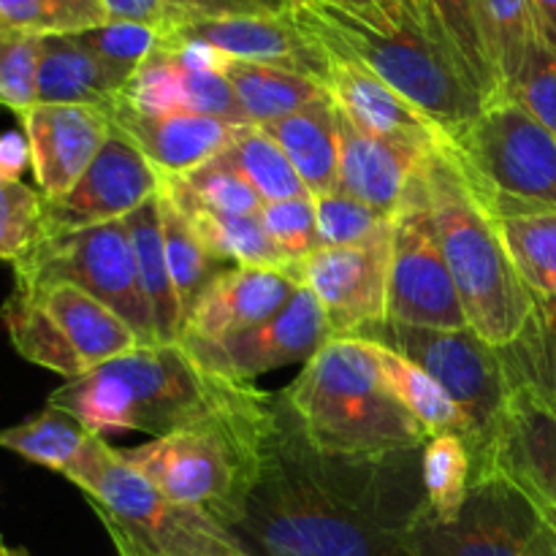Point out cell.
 I'll list each match as a JSON object with an SVG mask.
<instances>
[{"mask_svg": "<svg viewBox=\"0 0 556 556\" xmlns=\"http://www.w3.org/2000/svg\"><path fill=\"white\" fill-rule=\"evenodd\" d=\"M30 141V172L43 201H58L79 182L114 134L112 114L74 103H36L20 114Z\"/></svg>", "mask_w": 556, "mask_h": 556, "instance_id": "cell-18", "label": "cell"}, {"mask_svg": "<svg viewBox=\"0 0 556 556\" xmlns=\"http://www.w3.org/2000/svg\"><path fill=\"white\" fill-rule=\"evenodd\" d=\"M424 516L421 448L380 459L326 456L302 438L277 394L233 535L250 556H413Z\"/></svg>", "mask_w": 556, "mask_h": 556, "instance_id": "cell-1", "label": "cell"}, {"mask_svg": "<svg viewBox=\"0 0 556 556\" xmlns=\"http://www.w3.org/2000/svg\"><path fill=\"white\" fill-rule=\"evenodd\" d=\"M424 188L467 326L489 345L510 351L535 324L538 304L510 261L497 223L465 182L443 139L424 168Z\"/></svg>", "mask_w": 556, "mask_h": 556, "instance_id": "cell-5", "label": "cell"}, {"mask_svg": "<svg viewBox=\"0 0 556 556\" xmlns=\"http://www.w3.org/2000/svg\"><path fill=\"white\" fill-rule=\"evenodd\" d=\"M494 470L535 492L556 508V410L519 389Z\"/></svg>", "mask_w": 556, "mask_h": 556, "instance_id": "cell-27", "label": "cell"}, {"mask_svg": "<svg viewBox=\"0 0 556 556\" xmlns=\"http://www.w3.org/2000/svg\"><path fill=\"white\" fill-rule=\"evenodd\" d=\"M38 54L41 38L0 30V106H9L16 117L36 106Z\"/></svg>", "mask_w": 556, "mask_h": 556, "instance_id": "cell-45", "label": "cell"}, {"mask_svg": "<svg viewBox=\"0 0 556 556\" xmlns=\"http://www.w3.org/2000/svg\"><path fill=\"white\" fill-rule=\"evenodd\" d=\"M334 337L318 299L299 288L291 302L266 324L220 342H182L210 372L233 383H255L288 364H307Z\"/></svg>", "mask_w": 556, "mask_h": 556, "instance_id": "cell-16", "label": "cell"}, {"mask_svg": "<svg viewBox=\"0 0 556 556\" xmlns=\"http://www.w3.org/2000/svg\"><path fill=\"white\" fill-rule=\"evenodd\" d=\"M280 400L302 438L326 456L380 459L418 451L429 440L386 386L369 342L358 337H331Z\"/></svg>", "mask_w": 556, "mask_h": 556, "instance_id": "cell-3", "label": "cell"}, {"mask_svg": "<svg viewBox=\"0 0 556 556\" xmlns=\"http://www.w3.org/2000/svg\"><path fill=\"white\" fill-rule=\"evenodd\" d=\"M161 190L188 217L212 212V215H258L264 201L239 174L212 157L204 166L177 177H163Z\"/></svg>", "mask_w": 556, "mask_h": 556, "instance_id": "cell-35", "label": "cell"}, {"mask_svg": "<svg viewBox=\"0 0 556 556\" xmlns=\"http://www.w3.org/2000/svg\"><path fill=\"white\" fill-rule=\"evenodd\" d=\"M215 161L239 174L264 204L309 195L286 152L261 125H242Z\"/></svg>", "mask_w": 556, "mask_h": 556, "instance_id": "cell-31", "label": "cell"}, {"mask_svg": "<svg viewBox=\"0 0 556 556\" xmlns=\"http://www.w3.org/2000/svg\"><path fill=\"white\" fill-rule=\"evenodd\" d=\"M299 288L291 269L228 266L201 293L179 342H220L255 329L280 313Z\"/></svg>", "mask_w": 556, "mask_h": 556, "instance_id": "cell-21", "label": "cell"}, {"mask_svg": "<svg viewBox=\"0 0 556 556\" xmlns=\"http://www.w3.org/2000/svg\"><path fill=\"white\" fill-rule=\"evenodd\" d=\"M114 130L125 136L163 177H177L220 155L242 125L199 114H147L117 101Z\"/></svg>", "mask_w": 556, "mask_h": 556, "instance_id": "cell-22", "label": "cell"}, {"mask_svg": "<svg viewBox=\"0 0 556 556\" xmlns=\"http://www.w3.org/2000/svg\"><path fill=\"white\" fill-rule=\"evenodd\" d=\"M291 16L324 47L358 60L451 139L483 112V98L413 11L367 20L340 5L296 0Z\"/></svg>", "mask_w": 556, "mask_h": 556, "instance_id": "cell-4", "label": "cell"}, {"mask_svg": "<svg viewBox=\"0 0 556 556\" xmlns=\"http://www.w3.org/2000/svg\"><path fill=\"white\" fill-rule=\"evenodd\" d=\"M424 25L459 63L483 103L505 96L481 0H418Z\"/></svg>", "mask_w": 556, "mask_h": 556, "instance_id": "cell-25", "label": "cell"}, {"mask_svg": "<svg viewBox=\"0 0 556 556\" xmlns=\"http://www.w3.org/2000/svg\"><path fill=\"white\" fill-rule=\"evenodd\" d=\"M30 168V141L25 130H3L0 134V179L22 182V174Z\"/></svg>", "mask_w": 556, "mask_h": 556, "instance_id": "cell-47", "label": "cell"}, {"mask_svg": "<svg viewBox=\"0 0 556 556\" xmlns=\"http://www.w3.org/2000/svg\"><path fill=\"white\" fill-rule=\"evenodd\" d=\"M389 320L421 326V329H470L459 291L434 233L424 172L418 174L410 195L394 215Z\"/></svg>", "mask_w": 556, "mask_h": 556, "instance_id": "cell-13", "label": "cell"}, {"mask_svg": "<svg viewBox=\"0 0 556 556\" xmlns=\"http://www.w3.org/2000/svg\"><path fill=\"white\" fill-rule=\"evenodd\" d=\"M427 519L448 525L465 508L472 489V454L459 434H438L421 448Z\"/></svg>", "mask_w": 556, "mask_h": 556, "instance_id": "cell-36", "label": "cell"}, {"mask_svg": "<svg viewBox=\"0 0 556 556\" xmlns=\"http://www.w3.org/2000/svg\"><path fill=\"white\" fill-rule=\"evenodd\" d=\"M14 280L71 282L117 313L141 345H157L125 220L47 237L14 266Z\"/></svg>", "mask_w": 556, "mask_h": 556, "instance_id": "cell-11", "label": "cell"}, {"mask_svg": "<svg viewBox=\"0 0 556 556\" xmlns=\"http://www.w3.org/2000/svg\"><path fill=\"white\" fill-rule=\"evenodd\" d=\"M413 556H556L546 521L521 483L494 470L472 478L465 508L448 525L424 516L410 538Z\"/></svg>", "mask_w": 556, "mask_h": 556, "instance_id": "cell-12", "label": "cell"}, {"mask_svg": "<svg viewBox=\"0 0 556 556\" xmlns=\"http://www.w3.org/2000/svg\"><path fill=\"white\" fill-rule=\"evenodd\" d=\"M0 318L22 358L65 380L141 345L117 313L71 282L14 280Z\"/></svg>", "mask_w": 556, "mask_h": 556, "instance_id": "cell-10", "label": "cell"}, {"mask_svg": "<svg viewBox=\"0 0 556 556\" xmlns=\"http://www.w3.org/2000/svg\"><path fill=\"white\" fill-rule=\"evenodd\" d=\"M161 193V190H157ZM130 231L136 253V269H139L141 291H144L147 307L152 315L157 345H172L182 337V313H179L177 293H174L172 271H168L166 248H163L161 228V204L157 195L123 217Z\"/></svg>", "mask_w": 556, "mask_h": 556, "instance_id": "cell-28", "label": "cell"}, {"mask_svg": "<svg viewBox=\"0 0 556 556\" xmlns=\"http://www.w3.org/2000/svg\"><path fill=\"white\" fill-rule=\"evenodd\" d=\"M63 478L81 489L119 556H250L228 527L157 492L101 434Z\"/></svg>", "mask_w": 556, "mask_h": 556, "instance_id": "cell-7", "label": "cell"}, {"mask_svg": "<svg viewBox=\"0 0 556 556\" xmlns=\"http://www.w3.org/2000/svg\"><path fill=\"white\" fill-rule=\"evenodd\" d=\"M443 147L494 220L556 212V136L510 98L486 103Z\"/></svg>", "mask_w": 556, "mask_h": 556, "instance_id": "cell-9", "label": "cell"}, {"mask_svg": "<svg viewBox=\"0 0 556 556\" xmlns=\"http://www.w3.org/2000/svg\"><path fill=\"white\" fill-rule=\"evenodd\" d=\"M258 217L264 223L266 233L271 237V242L282 253V258L288 261V266L320 250L313 195L271 201V204L261 206Z\"/></svg>", "mask_w": 556, "mask_h": 556, "instance_id": "cell-46", "label": "cell"}, {"mask_svg": "<svg viewBox=\"0 0 556 556\" xmlns=\"http://www.w3.org/2000/svg\"><path fill=\"white\" fill-rule=\"evenodd\" d=\"M505 98L556 136V49L541 36L530 43L521 68L505 87Z\"/></svg>", "mask_w": 556, "mask_h": 556, "instance_id": "cell-42", "label": "cell"}, {"mask_svg": "<svg viewBox=\"0 0 556 556\" xmlns=\"http://www.w3.org/2000/svg\"><path fill=\"white\" fill-rule=\"evenodd\" d=\"M337 125H340L337 190L372 206L380 215L394 217L438 144L364 134L340 109H337Z\"/></svg>", "mask_w": 556, "mask_h": 556, "instance_id": "cell-19", "label": "cell"}, {"mask_svg": "<svg viewBox=\"0 0 556 556\" xmlns=\"http://www.w3.org/2000/svg\"><path fill=\"white\" fill-rule=\"evenodd\" d=\"M481 5L505 90L508 81L516 76V71L521 68V60H525L530 43L538 38L530 0H481Z\"/></svg>", "mask_w": 556, "mask_h": 556, "instance_id": "cell-41", "label": "cell"}, {"mask_svg": "<svg viewBox=\"0 0 556 556\" xmlns=\"http://www.w3.org/2000/svg\"><path fill=\"white\" fill-rule=\"evenodd\" d=\"M92 434L96 432H90L74 416L47 405L38 416L3 429L0 432V448L65 476L74 467V462L79 459Z\"/></svg>", "mask_w": 556, "mask_h": 556, "instance_id": "cell-34", "label": "cell"}, {"mask_svg": "<svg viewBox=\"0 0 556 556\" xmlns=\"http://www.w3.org/2000/svg\"><path fill=\"white\" fill-rule=\"evenodd\" d=\"M168 41L206 43L231 60L275 65V68L309 76L320 85L329 71V52L293 20L291 9L286 14L228 16V20L201 22V25L174 33L168 36Z\"/></svg>", "mask_w": 556, "mask_h": 556, "instance_id": "cell-20", "label": "cell"}, {"mask_svg": "<svg viewBox=\"0 0 556 556\" xmlns=\"http://www.w3.org/2000/svg\"><path fill=\"white\" fill-rule=\"evenodd\" d=\"M394 248V220L369 242L351 248H320L291 264V275L324 307L334 337L389 320V275Z\"/></svg>", "mask_w": 556, "mask_h": 556, "instance_id": "cell-14", "label": "cell"}, {"mask_svg": "<svg viewBox=\"0 0 556 556\" xmlns=\"http://www.w3.org/2000/svg\"><path fill=\"white\" fill-rule=\"evenodd\" d=\"M313 201L320 248H351V244L369 242L394 220V217L380 215L378 210L340 193V190L318 195Z\"/></svg>", "mask_w": 556, "mask_h": 556, "instance_id": "cell-43", "label": "cell"}, {"mask_svg": "<svg viewBox=\"0 0 556 556\" xmlns=\"http://www.w3.org/2000/svg\"><path fill=\"white\" fill-rule=\"evenodd\" d=\"M43 239V195L25 182L0 179V261L16 266Z\"/></svg>", "mask_w": 556, "mask_h": 556, "instance_id": "cell-40", "label": "cell"}, {"mask_svg": "<svg viewBox=\"0 0 556 556\" xmlns=\"http://www.w3.org/2000/svg\"><path fill=\"white\" fill-rule=\"evenodd\" d=\"M538 36L556 49V0H530Z\"/></svg>", "mask_w": 556, "mask_h": 556, "instance_id": "cell-49", "label": "cell"}, {"mask_svg": "<svg viewBox=\"0 0 556 556\" xmlns=\"http://www.w3.org/2000/svg\"><path fill=\"white\" fill-rule=\"evenodd\" d=\"M161 204V228H163V248H166L168 271H172L174 293H177L179 313H182V329L193 313L195 302L206 291L212 280L223 271V264H217L204 244L199 242L193 231L190 217L168 199L166 193H157Z\"/></svg>", "mask_w": 556, "mask_h": 556, "instance_id": "cell-33", "label": "cell"}, {"mask_svg": "<svg viewBox=\"0 0 556 556\" xmlns=\"http://www.w3.org/2000/svg\"><path fill=\"white\" fill-rule=\"evenodd\" d=\"M271 394L210 372L182 342L139 345L81 378L68 380L47 405L96 434L144 432L155 438L250 410Z\"/></svg>", "mask_w": 556, "mask_h": 556, "instance_id": "cell-2", "label": "cell"}, {"mask_svg": "<svg viewBox=\"0 0 556 556\" xmlns=\"http://www.w3.org/2000/svg\"><path fill=\"white\" fill-rule=\"evenodd\" d=\"M103 9L109 22H136L163 38L210 20L271 14L255 0H103Z\"/></svg>", "mask_w": 556, "mask_h": 556, "instance_id": "cell-38", "label": "cell"}, {"mask_svg": "<svg viewBox=\"0 0 556 556\" xmlns=\"http://www.w3.org/2000/svg\"><path fill=\"white\" fill-rule=\"evenodd\" d=\"M163 174L125 139L109 136L79 182L58 201H43V239L123 220L157 195Z\"/></svg>", "mask_w": 556, "mask_h": 556, "instance_id": "cell-17", "label": "cell"}, {"mask_svg": "<svg viewBox=\"0 0 556 556\" xmlns=\"http://www.w3.org/2000/svg\"><path fill=\"white\" fill-rule=\"evenodd\" d=\"M220 71L231 85L250 125L277 123V119L329 96L320 81L304 74H293V71L275 68V65L244 63V60L228 58Z\"/></svg>", "mask_w": 556, "mask_h": 556, "instance_id": "cell-29", "label": "cell"}, {"mask_svg": "<svg viewBox=\"0 0 556 556\" xmlns=\"http://www.w3.org/2000/svg\"><path fill=\"white\" fill-rule=\"evenodd\" d=\"M519 483V481H516ZM527 489V486H525ZM527 492H530V489H527ZM530 497L535 500V505H538V510H541V516H543V521H546V527H548V532H552V541H554V546H556V508L552 503H546V500L543 497H538L535 492H530Z\"/></svg>", "mask_w": 556, "mask_h": 556, "instance_id": "cell-50", "label": "cell"}, {"mask_svg": "<svg viewBox=\"0 0 556 556\" xmlns=\"http://www.w3.org/2000/svg\"><path fill=\"white\" fill-rule=\"evenodd\" d=\"M0 556H30L25 548H14V546H5L3 538H0Z\"/></svg>", "mask_w": 556, "mask_h": 556, "instance_id": "cell-52", "label": "cell"}, {"mask_svg": "<svg viewBox=\"0 0 556 556\" xmlns=\"http://www.w3.org/2000/svg\"><path fill=\"white\" fill-rule=\"evenodd\" d=\"M275 407L277 394H271L264 405L179 429L123 456L168 500L204 510L233 532L258 478Z\"/></svg>", "mask_w": 556, "mask_h": 556, "instance_id": "cell-6", "label": "cell"}, {"mask_svg": "<svg viewBox=\"0 0 556 556\" xmlns=\"http://www.w3.org/2000/svg\"><path fill=\"white\" fill-rule=\"evenodd\" d=\"M125 85L128 79L98 60L76 36L41 38L36 103H74L112 112Z\"/></svg>", "mask_w": 556, "mask_h": 556, "instance_id": "cell-24", "label": "cell"}, {"mask_svg": "<svg viewBox=\"0 0 556 556\" xmlns=\"http://www.w3.org/2000/svg\"><path fill=\"white\" fill-rule=\"evenodd\" d=\"M353 337L391 348L427 369L470 424L472 478L494 472L505 429L519 400V378L508 353L472 329H421L383 320Z\"/></svg>", "mask_w": 556, "mask_h": 556, "instance_id": "cell-8", "label": "cell"}, {"mask_svg": "<svg viewBox=\"0 0 556 556\" xmlns=\"http://www.w3.org/2000/svg\"><path fill=\"white\" fill-rule=\"evenodd\" d=\"M76 38L125 79H130L139 65L163 43L161 33L147 25H136V22H106V25L79 33Z\"/></svg>", "mask_w": 556, "mask_h": 556, "instance_id": "cell-44", "label": "cell"}, {"mask_svg": "<svg viewBox=\"0 0 556 556\" xmlns=\"http://www.w3.org/2000/svg\"><path fill=\"white\" fill-rule=\"evenodd\" d=\"M494 223L538 313L556 309V212L500 217Z\"/></svg>", "mask_w": 556, "mask_h": 556, "instance_id": "cell-32", "label": "cell"}, {"mask_svg": "<svg viewBox=\"0 0 556 556\" xmlns=\"http://www.w3.org/2000/svg\"><path fill=\"white\" fill-rule=\"evenodd\" d=\"M318 3L340 5V9L353 11V14L367 16V20H386V16L396 14V11H405L400 0H318Z\"/></svg>", "mask_w": 556, "mask_h": 556, "instance_id": "cell-48", "label": "cell"}, {"mask_svg": "<svg viewBox=\"0 0 556 556\" xmlns=\"http://www.w3.org/2000/svg\"><path fill=\"white\" fill-rule=\"evenodd\" d=\"M324 49L329 52V71L324 79L326 92L358 130L389 136V139L418 141V144H438L443 139V134L424 114H418L400 92L391 90L358 60L337 49Z\"/></svg>", "mask_w": 556, "mask_h": 556, "instance_id": "cell-23", "label": "cell"}, {"mask_svg": "<svg viewBox=\"0 0 556 556\" xmlns=\"http://www.w3.org/2000/svg\"><path fill=\"white\" fill-rule=\"evenodd\" d=\"M367 342L372 348V356L378 362L386 386L402 402V407L421 424L427 438L459 434L465 443H470V424H467L465 413L456 407V402L445 394L443 386L427 369H421L416 362L405 358L402 353L391 351V348L378 345L372 340Z\"/></svg>", "mask_w": 556, "mask_h": 556, "instance_id": "cell-30", "label": "cell"}, {"mask_svg": "<svg viewBox=\"0 0 556 556\" xmlns=\"http://www.w3.org/2000/svg\"><path fill=\"white\" fill-rule=\"evenodd\" d=\"M109 22L103 0H0V30L27 36H79Z\"/></svg>", "mask_w": 556, "mask_h": 556, "instance_id": "cell-39", "label": "cell"}, {"mask_svg": "<svg viewBox=\"0 0 556 556\" xmlns=\"http://www.w3.org/2000/svg\"><path fill=\"white\" fill-rule=\"evenodd\" d=\"M261 128L280 144L313 199L334 193L340 172V125L329 96Z\"/></svg>", "mask_w": 556, "mask_h": 556, "instance_id": "cell-26", "label": "cell"}, {"mask_svg": "<svg viewBox=\"0 0 556 556\" xmlns=\"http://www.w3.org/2000/svg\"><path fill=\"white\" fill-rule=\"evenodd\" d=\"M400 3L405 5V9H410L413 14H416L418 20H421V11H418V0H400ZM421 22H424V20H421Z\"/></svg>", "mask_w": 556, "mask_h": 556, "instance_id": "cell-53", "label": "cell"}, {"mask_svg": "<svg viewBox=\"0 0 556 556\" xmlns=\"http://www.w3.org/2000/svg\"><path fill=\"white\" fill-rule=\"evenodd\" d=\"M199 242L217 264L231 266H269L288 269V261L271 242L258 215H201L190 217Z\"/></svg>", "mask_w": 556, "mask_h": 556, "instance_id": "cell-37", "label": "cell"}, {"mask_svg": "<svg viewBox=\"0 0 556 556\" xmlns=\"http://www.w3.org/2000/svg\"><path fill=\"white\" fill-rule=\"evenodd\" d=\"M255 3H261L266 11H271V14H286L296 0H255Z\"/></svg>", "mask_w": 556, "mask_h": 556, "instance_id": "cell-51", "label": "cell"}, {"mask_svg": "<svg viewBox=\"0 0 556 556\" xmlns=\"http://www.w3.org/2000/svg\"><path fill=\"white\" fill-rule=\"evenodd\" d=\"M226 60V54L206 43L163 38L128 79L119 103L147 114H199L250 125L220 71Z\"/></svg>", "mask_w": 556, "mask_h": 556, "instance_id": "cell-15", "label": "cell"}]
</instances>
